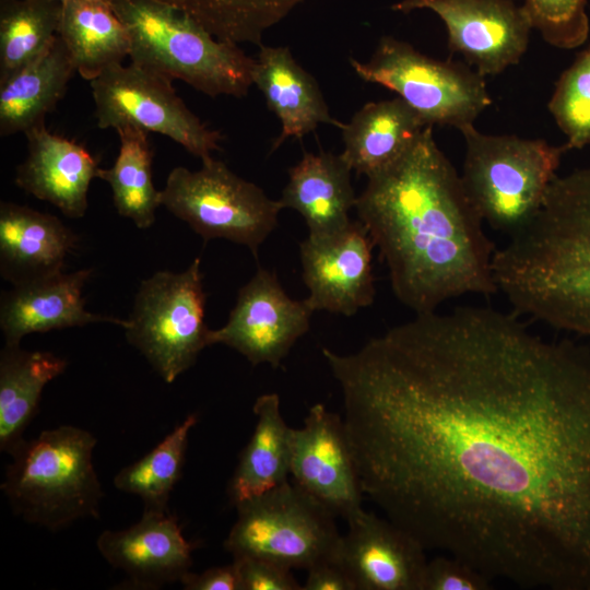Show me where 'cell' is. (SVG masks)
Segmentation results:
<instances>
[{
	"mask_svg": "<svg viewBox=\"0 0 590 590\" xmlns=\"http://www.w3.org/2000/svg\"><path fill=\"white\" fill-rule=\"evenodd\" d=\"M322 356L387 518L492 580L590 590L588 347L462 306Z\"/></svg>",
	"mask_w": 590,
	"mask_h": 590,
	"instance_id": "cell-1",
	"label": "cell"
},
{
	"mask_svg": "<svg viewBox=\"0 0 590 590\" xmlns=\"http://www.w3.org/2000/svg\"><path fill=\"white\" fill-rule=\"evenodd\" d=\"M355 210L389 272L394 296L415 314L467 294L497 291L495 246L433 126L392 165L367 178Z\"/></svg>",
	"mask_w": 590,
	"mask_h": 590,
	"instance_id": "cell-2",
	"label": "cell"
},
{
	"mask_svg": "<svg viewBox=\"0 0 590 590\" xmlns=\"http://www.w3.org/2000/svg\"><path fill=\"white\" fill-rule=\"evenodd\" d=\"M493 270L514 312L590 338V165L555 177Z\"/></svg>",
	"mask_w": 590,
	"mask_h": 590,
	"instance_id": "cell-3",
	"label": "cell"
},
{
	"mask_svg": "<svg viewBox=\"0 0 590 590\" xmlns=\"http://www.w3.org/2000/svg\"><path fill=\"white\" fill-rule=\"evenodd\" d=\"M130 38L132 63L211 97H243L255 58L221 40L190 16L155 0H109Z\"/></svg>",
	"mask_w": 590,
	"mask_h": 590,
	"instance_id": "cell-4",
	"label": "cell"
},
{
	"mask_svg": "<svg viewBox=\"0 0 590 590\" xmlns=\"http://www.w3.org/2000/svg\"><path fill=\"white\" fill-rule=\"evenodd\" d=\"M96 437L63 425L24 439L10 455L1 491L24 521L50 531L99 517L104 497L93 463Z\"/></svg>",
	"mask_w": 590,
	"mask_h": 590,
	"instance_id": "cell-5",
	"label": "cell"
},
{
	"mask_svg": "<svg viewBox=\"0 0 590 590\" xmlns=\"http://www.w3.org/2000/svg\"><path fill=\"white\" fill-rule=\"evenodd\" d=\"M460 131L464 189L483 222L510 236L539 212L567 149L542 139L486 134L474 125Z\"/></svg>",
	"mask_w": 590,
	"mask_h": 590,
	"instance_id": "cell-6",
	"label": "cell"
},
{
	"mask_svg": "<svg viewBox=\"0 0 590 590\" xmlns=\"http://www.w3.org/2000/svg\"><path fill=\"white\" fill-rule=\"evenodd\" d=\"M225 542L233 558L255 557L290 569L338 560L342 535L335 516L294 482L235 506Z\"/></svg>",
	"mask_w": 590,
	"mask_h": 590,
	"instance_id": "cell-7",
	"label": "cell"
},
{
	"mask_svg": "<svg viewBox=\"0 0 590 590\" xmlns=\"http://www.w3.org/2000/svg\"><path fill=\"white\" fill-rule=\"evenodd\" d=\"M160 202L204 241L224 238L246 246L255 258L282 210L279 200L213 157L203 160L198 170L173 168Z\"/></svg>",
	"mask_w": 590,
	"mask_h": 590,
	"instance_id": "cell-8",
	"label": "cell"
},
{
	"mask_svg": "<svg viewBox=\"0 0 590 590\" xmlns=\"http://www.w3.org/2000/svg\"><path fill=\"white\" fill-rule=\"evenodd\" d=\"M201 261L182 272L157 271L142 280L125 329L127 341L172 384L210 345Z\"/></svg>",
	"mask_w": 590,
	"mask_h": 590,
	"instance_id": "cell-9",
	"label": "cell"
},
{
	"mask_svg": "<svg viewBox=\"0 0 590 590\" xmlns=\"http://www.w3.org/2000/svg\"><path fill=\"white\" fill-rule=\"evenodd\" d=\"M350 64L364 81L396 92L428 125L462 129L474 125L492 98L485 80L460 62L440 61L391 36L382 37L371 58Z\"/></svg>",
	"mask_w": 590,
	"mask_h": 590,
	"instance_id": "cell-10",
	"label": "cell"
},
{
	"mask_svg": "<svg viewBox=\"0 0 590 590\" xmlns=\"http://www.w3.org/2000/svg\"><path fill=\"white\" fill-rule=\"evenodd\" d=\"M101 129L130 126L168 137L201 161L220 150L222 134L206 127L176 94L172 81L134 63L115 64L90 81Z\"/></svg>",
	"mask_w": 590,
	"mask_h": 590,
	"instance_id": "cell-11",
	"label": "cell"
},
{
	"mask_svg": "<svg viewBox=\"0 0 590 590\" xmlns=\"http://www.w3.org/2000/svg\"><path fill=\"white\" fill-rule=\"evenodd\" d=\"M312 310L305 299H292L278 278L259 268L239 288L227 322L209 332V343L224 344L252 365L278 368L309 329Z\"/></svg>",
	"mask_w": 590,
	"mask_h": 590,
	"instance_id": "cell-12",
	"label": "cell"
},
{
	"mask_svg": "<svg viewBox=\"0 0 590 590\" xmlns=\"http://www.w3.org/2000/svg\"><path fill=\"white\" fill-rule=\"evenodd\" d=\"M392 10L428 9L447 27L448 46L481 75H496L517 64L532 28L522 8L511 0H400Z\"/></svg>",
	"mask_w": 590,
	"mask_h": 590,
	"instance_id": "cell-13",
	"label": "cell"
},
{
	"mask_svg": "<svg viewBox=\"0 0 590 590\" xmlns=\"http://www.w3.org/2000/svg\"><path fill=\"white\" fill-rule=\"evenodd\" d=\"M290 474L303 491L345 521L362 509L364 493L343 418L314 404L292 429Z\"/></svg>",
	"mask_w": 590,
	"mask_h": 590,
	"instance_id": "cell-14",
	"label": "cell"
},
{
	"mask_svg": "<svg viewBox=\"0 0 590 590\" xmlns=\"http://www.w3.org/2000/svg\"><path fill=\"white\" fill-rule=\"evenodd\" d=\"M374 247L359 220L330 235H308L299 244L308 307L352 316L370 306L376 296Z\"/></svg>",
	"mask_w": 590,
	"mask_h": 590,
	"instance_id": "cell-15",
	"label": "cell"
},
{
	"mask_svg": "<svg viewBox=\"0 0 590 590\" xmlns=\"http://www.w3.org/2000/svg\"><path fill=\"white\" fill-rule=\"evenodd\" d=\"M346 522L338 562L355 590H423L426 548L412 533L363 508Z\"/></svg>",
	"mask_w": 590,
	"mask_h": 590,
	"instance_id": "cell-16",
	"label": "cell"
},
{
	"mask_svg": "<svg viewBox=\"0 0 590 590\" xmlns=\"http://www.w3.org/2000/svg\"><path fill=\"white\" fill-rule=\"evenodd\" d=\"M96 546L103 558L122 570L134 588L158 589L179 582L190 571L196 545L184 536L170 510H144L131 527L103 531Z\"/></svg>",
	"mask_w": 590,
	"mask_h": 590,
	"instance_id": "cell-17",
	"label": "cell"
},
{
	"mask_svg": "<svg viewBox=\"0 0 590 590\" xmlns=\"http://www.w3.org/2000/svg\"><path fill=\"white\" fill-rule=\"evenodd\" d=\"M92 269L63 271L12 285L0 303V328L5 344H20L35 332L109 322L128 328L129 321L85 309L83 288Z\"/></svg>",
	"mask_w": 590,
	"mask_h": 590,
	"instance_id": "cell-18",
	"label": "cell"
},
{
	"mask_svg": "<svg viewBox=\"0 0 590 590\" xmlns=\"http://www.w3.org/2000/svg\"><path fill=\"white\" fill-rule=\"evenodd\" d=\"M25 137L27 156L16 167L15 185L68 217H83L91 182L99 169L97 160L84 145L51 133L45 123Z\"/></svg>",
	"mask_w": 590,
	"mask_h": 590,
	"instance_id": "cell-19",
	"label": "cell"
},
{
	"mask_svg": "<svg viewBox=\"0 0 590 590\" xmlns=\"http://www.w3.org/2000/svg\"><path fill=\"white\" fill-rule=\"evenodd\" d=\"M76 244V235L58 217L1 202L0 272L12 285L63 271Z\"/></svg>",
	"mask_w": 590,
	"mask_h": 590,
	"instance_id": "cell-20",
	"label": "cell"
},
{
	"mask_svg": "<svg viewBox=\"0 0 590 590\" xmlns=\"http://www.w3.org/2000/svg\"><path fill=\"white\" fill-rule=\"evenodd\" d=\"M252 82L281 121L282 131L272 150L287 138H303L320 123L344 126L330 115L317 81L297 63L287 47L260 45Z\"/></svg>",
	"mask_w": 590,
	"mask_h": 590,
	"instance_id": "cell-21",
	"label": "cell"
},
{
	"mask_svg": "<svg viewBox=\"0 0 590 590\" xmlns=\"http://www.w3.org/2000/svg\"><path fill=\"white\" fill-rule=\"evenodd\" d=\"M352 168L340 155L305 152L288 169V181L279 202L305 220L309 235L324 236L345 228L357 197L351 184Z\"/></svg>",
	"mask_w": 590,
	"mask_h": 590,
	"instance_id": "cell-22",
	"label": "cell"
},
{
	"mask_svg": "<svg viewBox=\"0 0 590 590\" xmlns=\"http://www.w3.org/2000/svg\"><path fill=\"white\" fill-rule=\"evenodd\" d=\"M427 126L400 97L367 103L341 128V156L368 178L397 162Z\"/></svg>",
	"mask_w": 590,
	"mask_h": 590,
	"instance_id": "cell-23",
	"label": "cell"
},
{
	"mask_svg": "<svg viewBox=\"0 0 590 590\" xmlns=\"http://www.w3.org/2000/svg\"><path fill=\"white\" fill-rule=\"evenodd\" d=\"M76 72L59 37L31 63L0 82V135L9 137L45 123Z\"/></svg>",
	"mask_w": 590,
	"mask_h": 590,
	"instance_id": "cell-24",
	"label": "cell"
},
{
	"mask_svg": "<svg viewBox=\"0 0 590 590\" xmlns=\"http://www.w3.org/2000/svg\"><path fill=\"white\" fill-rule=\"evenodd\" d=\"M66 358L5 344L0 352V450L11 455L38 412L45 386L61 375Z\"/></svg>",
	"mask_w": 590,
	"mask_h": 590,
	"instance_id": "cell-25",
	"label": "cell"
},
{
	"mask_svg": "<svg viewBox=\"0 0 590 590\" xmlns=\"http://www.w3.org/2000/svg\"><path fill=\"white\" fill-rule=\"evenodd\" d=\"M256 425L243 450L228 485V497L236 506L288 481L292 429L281 413L278 393L257 398Z\"/></svg>",
	"mask_w": 590,
	"mask_h": 590,
	"instance_id": "cell-26",
	"label": "cell"
},
{
	"mask_svg": "<svg viewBox=\"0 0 590 590\" xmlns=\"http://www.w3.org/2000/svg\"><path fill=\"white\" fill-rule=\"evenodd\" d=\"M76 72L92 81L130 54L126 26L109 0H68L58 31Z\"/></svg>",
	"mask_w": 590,
	"mask_h": 590,
	"instance_id": "cell-27",
	"label": "cell"
},
{
	"mask_svg": "<svg viewBox=\"0 0 590 590\" xmlns=\"http://www.w3.org/2000/svg\"><path fill=\"white\" fill-rule=\"evenodd\" d=\"M116 131L120 140L118 155L111 167L98 169L97 178L109 185L118 214L144 229L154 224L161 205V190L153 182L149 132L130 126Z\"/></svg>",
	"mask_w": 590,
	"mask_h": 590,
	"instance_id": "cell-28",
	"label": "cell"
},
{
	"mask_svg": "<svg viewBox=\"0 0 590 590\" xmlns=\"http://www.w3.org/2000/svg\"><path fill=\"white\" fill-rule=\"evenodd\" d=\"M190 16L221 40L262 45L266 31L305 0H155Z\"/></svg>",
	"mask_w": 590,
	"mask_h": 590,
	"instance_id": "cell-29",
	"label": "cell"
},
{
	"mask_svg": "<svg viewBox=\"0 0 590 590\" xmlns=\"http://www.w3.org/2000/svg\"><path fill=\"white\" fill-rule=\"evenodd\" d=\"M61 11L58 0H0V82L51 45Z\"/></svg>",
	"mask_w": 590,
	"mask_h": 590,
	"instance_id": "cell-30",
	"label": "cell"
},
{
	"mask_svg": "<svg viewBox=\"0 0 590 590\" xmlns=\"http://www.w3.org/2000/svg\"><path fill=\"white\" fill-rule=\"evenodd\" d=\"M198 416L189 414L160 444L114 477L117 489L139 496L145 511H168L170 494L181 477L189 433Z\"/></svg>",
	"mask_w": 590,
	"mask_h": 590,
	"instance_id": "cell-31",
	"label": "cell"
},
{
	"mask_svg": "<svg viewBox=\"0 0 590 590\" xmlns=\"http://www.w3.org/2000/svg\"><path fill=\"white\" fill-rule=\"evenodd\" d=\"M547 107L567 150L590 144V48L560 74Z\"/></svg>",
	"mask_w": 590,
	"mask_h": 590,
	"instance_id": "cell-32",
	"label": "cell"
},
{
	"mask_svg": "<svg viewBox=\"0 0 590 590\" xmlns=\"http://www.w3.org/2000/svg\"><path fill=\"white\" fill-rule=\"evenodd\" d=\"M587 0H524L533 30L551 46L574 49L589 36Z\"/></svg>",
	"mask_w": 590,
	"mask_h": 590,
	"instance_id": "cell-33",
	"label": "cell"
},
{
	"mask_svg": "<svg viewBox=\"0 0 590 590\" xmlns=\"http://www.w3.org/2000/svg\"><path fill=\"white\" fill-rule=\"evenodd\" d=\"M488 589H492V579L456 556L438 555L427 562L423 590Z\"/></svg>",
	"mask_w": 590,
	"mask_h": 590,
	"instance_id": "cell-34",
	"label": "cell"
},
{
	"mask_svg": "<svg viewBox=\"0 0 590 590\" xmlns=\"http://www.w3.org/2000/svg\"><path fill=\"white\" fill-rule=\"evenodd\" d=\"M238 566L241 590H303L290 568L255 558H233Z\"/></svg>",
	"mask_w": 590,
	"mask_h": 590,
	"instance_id": "cell-35",
	"label": "cell"
},
{
	"mask_svg": "<svg viewBox=\"0 0 590 590\" xmlns=\"http://www.w3.org/2000/svg\"><path fill=\"white\" fill-rule=\"evenodd\" d=\"M179 582L186 590H241L238 566L234 560L200 574L188 571Z\"/></svg>",
	"mask_w": 590,
	"mask_h": 590,
	"instance_id": "cell-36",
	"label": "cell"
},
{
	"mask_svg": "<svg viewBox=\"0 0 590 590\" xmlns=\"http://www.w3.org/2000/svg\"><path fill=\"white\" fill-rule=\"evenodd\" d=\"M303 590H355V586L338 560H327L307 570Z\"/></svg>",
	"mask_w": 590,
	"mask_h": 590,
	"instance_id": "cell-37",
	"label": "cell"
},
{
	"mask_svg": "<svg viewBox=\"0 0 590 590\" xmlns=\"http://www.w3.org/2000/svg\"><path fill=\"white\" fill-rule=\"evenodd\" d=\"M58 1L61 2V3H63V2H66V1H68V0H58Z\"/></svg>",
	"mask_w": 590,
	"mask_h": 590,
	"instance_id": "cell-38",
	"label": "cell"
}]
</instances>
